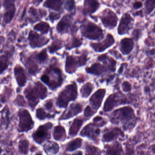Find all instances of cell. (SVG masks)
Segmentation results:
<instances>
[{
    "label": "cell",
    "mask_w": 155,
    "mask_h": 155,
    "mask_svg": "<svg viewBox=\"0 0 155 155\" xmlns=\"http://www.w3.org/2000/svg\"><path fill=\"white\" fill-rule=\"evenodd\" d=\"M113 117L111 120L114 123H122L123 124V128L126 130L129 126L135 125V124L132 120L136 121V117L133 108L130 107H125L118 109L113 112Z\"/></svg>",
    "instance_id": "1"
},
{
    "label": "cell",
    "mask_w": 155,
    "mask_h": 155,
    "mask_svg": "<svg viewBox=\"0 0 155 155\" xmlns=\"http://www.w3.org/2000/svg\"><path fill=\"white\" fill-rule=\"evenodd\" d=\"M77 86L75 83L71 84L66 87L64 90L60 94L57 105L60 107H66L68 102L74 100L77 97Z\"/></svg>",
    "instance_id": "2"
},
{
    "label": "cell",
    "mask_w": 155,
    "mask_h": 155,
    "mask_svg": "<svg viewBox=\"0 0 155 155\" xmlns=\"http://www.w3.org/2000/svg\"><path fill=\"white\" fill-rule=\"evenodd\" d=\"M82 34L86 37L94 40L101 39L104 37L102 29L92 23H89L83 27Z\"/></svg>",
    "instance_id": "3"
},
{
    "label": "cell",
    "mask_w": 155,
    "mask_h": 155,
    "mask_svg": "<svg viewBox=\"0 0 155 155\" xmlns=\"http://www.w3.org/2000/svg\"><path fill=\"white\" fill-rule=\"evenodd\" d=\"M102 23L109 29H113L117 26L118 18L114 12L110 9H106L101 17Z\"/></svg>",
    "instance_id": "4"
},
{
    "label": "cell",
    "mask_w": 155,
    "mask_h": 155,
    "mask_svg": "<svg viewBox=\"0 0 155 155\" xmlns=\"http://www.w3.org/2000/svg\"><path fill=\"white\" fill-rule=\"evenodd\" d=\"M128 103L125 98H120L118 93L112 94L108 97L104 104L103 110L105 112H109L112 110L115 107L120 104Z\"/></svg>",
    "instance_id": "5"
},
{
    "label": "cell",
    "mask_w": 155,
    "mask_h": 155,
    "mask_svg": "<svg viewBox=\"0 0 155 155\" xmlns=\"http://www.w3.org/2000/svg\"><path fill=\"white\" fill-rule=\"evenodd\" d=\"M134 20L128 13H125L120 19L118 29V33L120 35L127 33L133 27Z\"/></svg>",
    "instance_id": "6"
},
{
    "label": "cell",
    "mask_w": 155,
    "mask_h": 155,
    "mask_svg": "<svg viewBox=\"0 0 155 155\" xmlns=\"http://www.w3.org/2000/svg\"><path fill=\"white\" fill-rule=\"evenodd\" d=\"M115 43L113 36L111 34H108L107 37L103 42L99 43H92V48L97 52H102L108 48L112 46Z\"/></svg>",
    "instance_id": "7"
},
{
    "label": "cell",
    "mask_w": 155,
    "mask_h": 155,
    "mask_svg": "<svg viewBox=\"0 0 155 155\" xmlns=\"http://www.w3.org/2000/svg\"><path fill=\"white\" fill-rule=\"evenodd\" d=\"M20 127L22 131L30 130L32 128V120L27 110H23L20 112Z\"/></svg>",
    "instance_id": "8"
},
{
    "label": "cell",
    "mask_w": 155,
    "mask_h": 155,
    "mask_svg": "<svg viewBox=\"0 0 155 155\" xmlns=\"http://www.w3.org/2000/svg\"><path fill=\"white\" fill-rule=\"evenodd\" d=\"M28 38L30 41V45L33 48L42 47L49 42L48 40L39 36L37 34L32 31L29 33Z\"/></svg>",
    "instance_id": "9"
},
{
    "label": "cell",
    "mask_w": 155,
    "mask_h": 155,
    "mask_svg": "<svg viewBox=\"0 0 155 155\" xmlns=\"http://www.w3.org/2000/svg\"><path fill=\"white\" fill-rule=\"evenodd\" d=\"M13 1H8L4 2L3 6L6 8V12H5L4 16V22L6 23H9L12 21L14 17L16 12V8L13 3Z\"/></svg>",
    "instance_id": "10"
},
{
    "label": "cell",
    "mask_w": 155,
    "mask_h": 155,
    "mask_svg": "<svg viewBox=\"0 0 155 155\" xmlns=\"http://www.w3.org/2000/svg\"><path fill=\"white\" fill-rule=\"evenodd\" d=\"M106 92L105 89H99L91 97L90 100V102L94 108L97 109L100 107Z\"/></svg>",
    "instance_id": "11"
},
{
    "label": "cell",
    "mask_w": 155,
    "mask_h": 155,
    "mask_svg": "<svg viewBox=\"0 0 155 155\" xmlns=\"http://www.w3.org/2000/svg\"><path fill=\"white\" fill-rule=\"evenodd\" d=\"M134 46L133 40L130 38H125L120 41V50L124 55H128L132 51Z\"/></svg>",
    "instance_id": "12"
},
{
    "label": "cell",
    "mask_w": 155,
    "mask_h": 155,
    "mask_svg": "<svg viewBox=\"0 0 155 155\" xmlns=\"http://www.w3.org/2000/svg\"><path fill=\"white\" fill-rule=\"evenodd\" d=\"M87 61V57L86 56H83L79 61H77L72 56H69L67 57L66 65V71L68 72L73 71V70L75 69V67L76 66L78 63L80 65H83L86 63Z\"/></svg>",
    "instance_id": "13"
},
{
    "label": "cell",
    "mask_w": 155,
    "mask_h": 155,
    "mask_svg": "<svg viewBox=\"0 0 155 155\" xmlns=\"http://www.w3.org/2000/svg\"><path fill=\"white\" fill-rule=\"evenodd\" d=\"M27 98L30 102V105L32 107H34L37 104V95H40L37 86L34 87H28L24 92Z\"/></svg>",
    "instance_id": "14"
},
{
    "label": "cell",
    "mask_w": 155,
    "mask_h": 155,
    "mask_svg": "<svg viewBox=\"0 0 155 155\" xmlns=\"http://www.w3.org/2000/svg\"><path fill=\"white\" fill-rule=\"evenodd\" d=\"M51 127V124H50L49 125L47 124V125L40 127L34 134V139L36 141H37V142L41 143L46 137H47L48 136L47 129Z\"/></svg>",
    "instance_id": "15"
},
{
    "label": "cell",
    "mask_w": 155,
    "mask_h": 155,
    "mask_svg": "<svg viewBox=\"0 0 155 155\" xmlns=\"http://www.w3.org/2000/svg\"><path fill=\"white\" fill-rule=\"evenodd\" d=\"M14 74L19 86H24L26 82V76L23 68L20 66H16L14 70Z\"/></svg>",
    "instance_id": "16"
},
{
    "label": "cell",
    "mask_w": 155,
    "mask_h": 155,
    "mask_svg": "<svg viewBox=\"0 0 155 155\" xmlns=\"http://www.w3.org/2000/svg\"><path fill=\"white\" fill-rule=\"evenodd\" d=\"M107 70H108L107 68L99 63H96L91 67L86 68V71L87 72L96 75H100L103 72L107 71Z\"/></svg>",
    "instance_id": "17"
},
{
    "label": "cell",
    "mask_w": 155,
    "mask_h": 155,
    "mask_svg": "<svg viewBox=\"0 0 155 155\" xmlns=\"http://www.w3.org/2000/svg\"><path fill=\"white\" fill-rule=\"evenodd\" d=\"M123 148L120 143H114L112 146H109L107 149V155H121Z\"/></svg>",
    "instance_id": "18"
},
{
    "label": "cell",
    "mask_w": 155,
    "mask_h": 155,
    "mask_svg": "<svg viewBox=\"0 0 155 155\" xmlns=\"http://www.w3.org/2000/svg\"><path fill=\"white\" fill-rule=\"evenodd\" d=\"M85 5L86 6V12L89 13L95 12L100 6V4L98 1H85Z\"/></svg>",
    "instance_id": "19"
},
{
    "label": "cell",
    "mask_w": 155,
    "mask_h": 155,
    "mask_svg": "<svg viewBox=\"0 0 155 155\" xmlns=\"http://www.w3.org/2000/svg\"><path fill=\"white\" fill-rule=\"evenodd\" d=\"M119 129L117 128L116 129H113V130L109 131L103 135V140L106 142H110L117 138V137L120 134V133H121V131L119 130Z\"/></svg>",
    "instance_id": "20"
},
{
    "label": "cell",
    "mask_w": 155,
    "mask_h": 155,
    "mask_svg": "<svg viewBox=\"0 0 155 155\" xmlns=\"http://www.w3.org/2000/svg\"><path fill=\"white\" fill-rule=\"evenodd\" d=\"M70 26V17L69 16H65L57 25L56 29L60 32H63L68 28Z\"/></svg>",
    "instance_id": "21"
},
{
    "label": "cell",
    "mask_w": 155,
    "mask_h": 155,
    "mask_svg": "<svg viewBox=\"0 0 155 155\" xmlns=\"http://www.w3.org/2000/svg\"><path fill=\"white\" fill-rule=\"evenodd\" d=\"M81 106L79 104L71 105L70 110H69V112L66 114V116L65 117V119H66V118L67 119L72 116H75L78 113L81 112Z\"/></svg>",
    "instance_id": "22"
},
{
    "label": "cell",
    "mask_w": 155,
    "mask_h": 155,
    "mask_svg": "<svg viewBox=\"0 0 155 155\" xmlns=\"http://www.w3.org/2000/svg\"><path fill=\"white\" fill-rule=\"evenodd\" d=\"M63 1H46L44 3V6L58 11L61 9Z\"/></svg>",
    "instance_id": "23"
},
{
    "label": "cell",
    "mask_w": 155,
    "mask_h": 155,
    "mask_svg": "<svg viewBox=\"0 0 155 155\" xmlns=\"http://www.w3.org/2000/svg\"><path fill=\"white\" fill-rule=\"evenodd\" d=\"M65 136V130L64 128L61 126H57L54 129V138L57 140H60Z\"/></svg>",
    "instance_id": "24"
},
{
    "label": "cell",
    "mask_w": 155,
    "mask_h": 155,
    "mask_svg": "<svg viewBox=\"0 0 155 155\" xmlns=\"http://www.w3.org/2000/svg\"><path fill=\"white\" fill-rule=\"evenodd\" d=\"M82 124V120H81L76 119L75 120L72 125L70 130V134L71 135H75L77 134L79 128L81 127Z\"/></svg>",
    "instance_id": "25"
},
{
    "label": "cell",
    "mask_w": 155,
    "mask_h": 155,
    "mask_svg": "<svg viewBox=\"0 0 155 155\" xmlns=\"http://www.w3.org/2000/svg\"><path fill=\"white\" fill-rule=\"evenodd\" d=\"M93 89V86L91 83H88L85 84L82 87L81 90V92L82 94V97H88L90 95Z\"/></svg>",
    "instance_id": "26"
},
{
    "label": "cell",
    "mask_w": 155,
    "mask_h": 155,
    "mask_svg": "<svg viewBox=\"0 0 155 155\" xmlns=\"http://www.w3.org/2000/svg\"><path fill=\"white\" fill-rule=\"evenodd\" d=\"M34 28L35 30L41 32L42 33H46L48 32L50 27L47 23L41 22L37 24Z\"/></svg>",
    "instance_id": "27"
},
{
    "label": "cell",
    "mask_w": 155,
    "mask_h": 155,
    "mask_svg": "<svg viewBox=\"0 0 155 155\" xmlns=\"http://www.w3.org/2000/svg\"><path fill=\"white\" fill-rule=\"evenodd\" d=\"M81 141H82V140L80 138L76 139L74 140L73 141H71L69 143V144L68 145L67 150L71 151L79 148L81 146Z\"/></svg>",
    "instance_id": "28"
},
{
    "label": "cell",
    "mask_w": 155,
    "mask_h": 155,
    "mask_svg": "<svg viewBox=\"0 0 155 155\" xmlns=\"http://www.w3.org/2000/svg\"><path fill=\"white\" fill-rule=\"evenodd\" d=\"M145 13L146 15H149L155 8V1H146L145 3Z\"/></svg>",
    "instance_id": "29"
},
{
    "label": "cell",
    "mask_w": 155,
    "mask_h": 155,
    "mask_svg": "<svg viewBox=\"0 0 155 155\" xmlns=\"http://www.w3.org/2000/svg\"><path fill=\"white\" fill-rule=\"evenodd\" d=\"M45 150L48 152H51V153L56 154L57 153L59 150V146L56 143H51L47 145V146L45 147Z\"/></svg>",
    "instance_id": "30"
},
{
    "label": "cell",
    "mask_w": 155,
    "mask_h": 155,
    "mask_svg": "<svg viewBox=\"0 0 155 155\" xmlns=\"http://www.w3.org/2000/svg\"><path fill=\"white\" fill-rule=\"evenodd\" d=\"M7 56H2L1 57V63H0V69H1V73H2L5 70L7 66Z\"/></svg>",
    "instance_id": "31"
},
{
    "label": "cell",
    "mask_w": 155,
    "mask_h": 155,
    "mask_svg": "<svg viewBox=\"0 0 155 155\" xmlns=\"http://www.w3.org/2000/svg\"><path fill=\"white\" fill-rule=\"evenodd\" d=\"M28 142L26 140L21 141L19 143V148L21 152L27 154L28 149Z\"/></svg>",
    "instance_id": "32"
},
{
    "label": "cell",
    "mask_w": 155,
    "mask_h": 155,
    "mask_svg": "<svg viewBox=\"0 0 155 155\" xmlns=\"http://www.w3.org/2000/svg\"><path fill=\"white\" fill-rule=\"evenodd\" d=\"M48 55L47 51L45 50H43L41 53H40L37 55V58L40 62H43L47 60Z\"/></svg>",
    "instance_id": "33"
},
{
    "label": "cell",
    "mask_w": 155,
    "mask_h": 155,
    "mask_svg": "<svg viewBox=\"0 0 155 155\" xmlns=\"http://www.w3.org/2000/svg\"><path fill=\"white\" fill-rule=\"evenodd\" d=\"M37 117L40 119H44L45 118L48 117V114L45 113V112L43 111V109L40 108L37 109Z\"/></svg>",
    "instance_id": "34"
},
{
    "label": "cell",
    "mask_w": 155,
    "mask_h": 155,
    "mask_svg": "<svg viewBox=\"0 0 155 155\" xmlns=\"http://www.w3.org/2000/svg\"><path fill=\"white\" fill-rule=\"evenodd\" d=\"M122 89L125 92H128L131 90V85L128 81H124L122 84Z\"/></svg>",
    "instance_id": "35"
},
{
    "label": "cell",
    "mask_w": 155,
    "mask_h": 155,
    "mask_svg": "<svg viewBox=\"0 0 155 155\" xmlns=\"http://www.w3.org/2000/svg\"><path fill=\"white\" fill-rule=\"evenodd\" d=\"M75 5V2L73 1H67L66 2L65 7L66 9L68 11H71L73 9Z\"/></svg>",
    "instance_id": "36"
},
{
    "label": "cell",
    "mask_w": 155,
    "mask_h": 155,
    "mask_svg": "<svg viewBox=\"0 0 155 155\" xmlns=\"http://www.w3.org/2000/svg\"><path fill=\"white\" fill-rule=\"evenodd\" d=\"M60 44H59L58 43H53L52 44V45H50V47L49 48L50 52V53H53L54 51L57 50L59 49L60 48H61Z\"/></svg>",
    "instance_id": "37"
},
{
    "label": "cell",
    "mask_w": 155,
    "mask_h": 155,
    "mask_svg": "<svg viewBox=\"0 0 155 155\" xmlns=\"http://www.w3.org/2000/svg\"><path fill=\"white\" fill-rule=\"evenodd\" d=\"M15 103L17 104L18 106H24L25 105V102L23 97L22 96H18L17 99L15 101Z\"/></svg>",
    "instance_id": "38"
},
{
    "label": "cell",
    "mask_w": 155,
    "mask_h": 155,
    "mask_svg": "<svg viewBox=\"0 0 155 155\" xmlns=\"http://www.w3.org/2000/svg\"><path fill=\"white\" fill-rule=\"evenodd\" d=\"M81 42L77 38H75L73 40L71 43V48H73L74 47H77L80 46L81 45Z\"/></svg>",
    "instance_id": "39"
},
{
    "label": "cell",
    "mask_w": 155,
    "mask_h": 155,
    "mask_svg": "<svg viewBox=\"0 0 155 155\" xmlns=\"http://www.w3.org/2000/svg\"><path fill=\"white\" fill-rule=\"evenodd\" d=\"M94 113V112L91 110V108L90 107L88 106V107L86 108V110H85V115L86 117H90V116L93 115Z\"/></svg>",
    "instance_id": "40"
},
{
    "label": "cell",
    "mask_w": 155,
    "mask_h": 155,
    "mask_svg": "<svg viewBox=\"0 0 155 155\" xmlns=\"http://www.w3.org/2000/svg\"><path fill=\"white\" fill-rule=\"evenodd\" d=\"M49 17L50 20L53 21L54 20H56V19H58L60 17V16L59 14H56V13L51 12L50 14Z\"/></svg>",
    "instance_id": "41"
},
{
    "label": "cell",
    "mask_w": 155,
    "mask_h": 155,
    "mask_svg": "<svg viewBox=\"0 0 155 155\" xmlns=\"http://www.w3.org/2000/svg\"><path fill=\"white\" fill-rule=\"evenodd\" d=\"M41 80L43 82H44L45 84H47V85H49L50 83V79L49 78L48 76L47 75H44L41 77Z\"/></svg>",
    "instance_id": "42"
},
{
    "label": "cell",
    "mask_w": 155,
    "mask_h": 155,
    "mask_svg": "<svg viewBox=\"0 0 155 155\" xmlns=\"http://www.w3.org/2000/svg\"><path fill=\"white\" fill-rule=\"evenodd\" d=\"M142 6H143V4L142 3L141 1H136L133 5V8L135 9H140V8H141L142 7Z\"/></svg>",
    "instance_id": "43"
},
{
    "label": "cell",
    "mask_w": 155,
    "mask_h": 155,
    "mask_svg": "<svg viewBox=\"0 0 155 155\" xmlns=\"http://www.w3.org/2000/svg\"><path fill=\"white\" fill-rule=\"evenodd\" d=\"M140 32L139 30H138V29H136L133 32V37L135 39H138L139 37L140 36Z\"/></svg>",
    "instance_id": "44"
},
{
    "label": "cell",
    "mask_w": 155,
    "mask_h": 155,
    "mask_svg": "<svg viewBox=\"0 0 155 155\" xmlns=\"http://www.w3.org/2000/svg\"><path fill=\"white\" fill-rule=\"evenodd\" d=\"M29 13H30L31 15L33 16L34 17H37V10L33 7H32L30 8V10L29 11Z\"/></svg>",
    "instance_id": "45"
},
{
    "label": "cell",
    "mask_w": 155,
    "mask_h": 155,
    "mask_svg": "<svg viewBox=\"0 0 155 155\" xmlns=\"http://www.w3.org/2000/svg\"><path fill=\"white\" fill-rule=\"evenodd\" d=\"M108 56L107 54H103L102 55L98 57V59L100 61H102L103 62H104L105 61L107 60V59L108 58Z\"/></svg>",
    "instance_id": "46"
},
{
    "label": "cell",
    "mask_w": 155,
    "mask_h": 155,
    "mask_svg": "<svg viewBox=\"0 0 155 155\" xmlns=\"http://www.w3.org/2000/svg\"><path fill=\"white\" fill-rule=\"evenodd\" d=\"M45 107L47 108V109L50 110L53 107V103L51 101H49V102H47L46 104H45Z\"/></svg>",
    "instance_id": "47"
},
{
    "label": "cell",
    "mask_w": 155,
    "mask_h": 155,
    "mask_svg": "<svg viewBox=\"0 0 155 155\" xmlns=\"http://www.w3.org/2000/svg\"><path fill=\"white\" fill-rule=\"evenodd\" d=\"M125 64H126L124 63L121 65V66L120 67L118 71L119 74H122V72L123 71L124 69L125 65Z\"/></svg>",
    "instance_id": "48"
},
{
    "label": "cell",
    "mask_w": 155,
    "mask_h": 155,
    "mask_svg": "<svg viewBox=\"0 0 155 155\" xmlns=\"http://www.w3.org/2000/svg\"><path fill=\"white\" fill-rule=\"evenodd\" d=\"M102 120V118H101V117H97L94 119L93 120H94V122H97L99 121V120Z\"/></svg>",
    "instance_id": "49"
},
{
    "label": "cell",
    "mask_w": 155,
    "mask_h": 155,
    "mask_svg": "<svg viewBox=\"0 0 155 155\" xmlns=\"http://www.w3.org/2000/svg\"><path fill=\"white\" fill-rule=\"evenodd\" d=\"M150 54L151 55H154L155 54V49H152L150 50Z\"/></svg>",
    "instance_id": "50"
},
{
    "label": "cell",
    "mask_w": 155,
    "mask_h": 155,
    "mask_svg": "<svg viewBox=\"0 0 155 155\" xmlns=\"http://www.w3.org/2000/svg\"><path fill=\"white\" fill-rule=\"evenodd\" d=\"M150 91V88H149V87H145V92H148L149 91Z\"/></svg>",
    "instance_id": "51"
},
{
    "label": "cell",
    "mask_w": 155,
    "mask_h": 155,
    "mask_svg": "<svg viewBox=\"0 0 155 155\" xmlns=\"http://www.w3.org/2000/svg\"><path fill=\"white\" fill-rule=\"evenodd\" d=\"M151 150H152V152L155 154V144L151 146Z\"/></svg>",
    "instance_id": "52"
},
{
    "label": "cell",
    "mask_w": 155,
    "mask_h": 155,
    "mask_svg": "<svg viewBox=\"0 0 155 155\" xmlns=\"http://www.w3.org/2000/svg\"><path fill=\"white\" fill-rule=\"evenodd\" d=\"M73 155H82V153L81 151H79V152L76 153V154H73Z\"/></svg>",
    "instance_id": "53"
},
{
    "label": "cell",
    "mask_w": 155,
    "mask_h": 155,
    "mask_svg": "<svg viewBox=\"0 0 155 155\" xmlns=\"http://www.w3.org/2000/svg\"><path fill=\"white\" fill-rule=\"evenodd\" d=\"M36 155H41V154H36Z\"/></svg>",
    "instance_id": "54"
}]
</instances>
